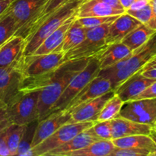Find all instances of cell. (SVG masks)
<instances>
[{"label":"cell","mask_w":156,"mask_h":156,"mask_svg":"<svg viewBox=\"0 0 156 156\" xmlns=\"http://www.w3.org/2000/svg\"><path fill=\"white\" fill-rule=\"evenodd\" d=\"M140 71L145 77L156 79V63L146 65Z\"/></svg>","instance_id":"39"},{"label":"cell","mask_w":156,"mask_h":156,"mask_svg":"<svg viewBox=\"0 0 156 156\" xmlns=\"http://www.w3.org/2000/svg\"><path fill=\"white\" fill-rule=\"evenodd\" d=\"M119 15H113V16H100V17H86V18H76L81 25L85 28H91V27H98L106 23L112 22Z\"/></svg>","instance_id":"32"},{"label":"cell","mask_w":156,"mask_h":156,"mask_svg":"<svg viewBox=\"0 0 156 156\" xmlns=\"http://www.w3.org/2000/svg\"><path fill=\"white\" fill-rule=\"evenodd\" d=\"M99 1L102 2H105V4L108 5L114 8V9H119V10H122L126 12V11L123 9V8L122 7L121 5H120V1H119V0H99Z\"/></svg>","instance_id":"41"},{"label":"cell","mask_w":156,"mask_h":156,"mask_svg":"<svg viewBox=\"0 0 156 156\" xmlns=\"http://www.w3.org/2000/svg\"><path fill=\"white\" fill-rule=\"evenodd\" d=\"M6 129L0 131V156H10L6 142Z\"/></svg>","instance_id":"38"},{"label":"cell","mask_w":156,"mask_h":156,"mask_svg":"<svg viewBox=\"0 0 156 156\" xmlns=\"http://www.w3.org/2000/svg\"><path fill=\"white\" fill-rule=\"evenodd\" d=\"M21 57L8 66L0 67V107L6 108L20 92L23 79Z\"/></svg>","instance_id":"9"},{"label":"cell","mask_w":156,"mask_h":156,"mask_svg":"<svg viewBox=\"0 0 156 156\" xmlns=\"http://www.w3.org/2000/svg\"><path fill=\"white\" fill-rule=\"evenodd\" d=\"M155 81L156 79L145 77L141 74L140 71H138L114 90L115 94H117L123 102H126L132 100L133 98L140 94Z\"/></svg>","instance_id":"15"},{"label":"cell","mask_w":156,"mask_h":156,"mask_svg":"<svg viewBox=\"0 0 156 156\" xmlns=\"http://www.w3.org/2000/svg\"><path fill=\"white\" fill-rule=\"evenodd\" d=\"M126 12L114 9L99 0H85L82 2L76 13V18L120 15Z\"/></svg>","instance_id":"19"},{"label":"cell","mask_w":156,"mask_h":156,"mask_svg":"<svg viewBox=\"0 0 156 156\" xmlns=\"http://www.w3.org/2000/svg\"><path fill=\"white\" fill-rule=\"evenodd\" d=\"M12 124L6 108L0 107V131L4 130Z\"/></svg>","instance_id":"37"},{"label":"cell","mask_w":156,"mask_h":156,"mask_svg":"<svg viewBox=\"0 0 156 156\" xmlns=\"http://www.w3.org/2000/svg\"><path fill=\"white\" fill-rule=\"evenodd\" d=\"M114 149L112 140H98L83 149L73 151L66 156H110Z\"/></svg>","instance_id":"27"},{"label":"cell","mask_w":156,"mask_h":156,"mask_svg":"<svg viewBox=\"0 0 156 156\" xmlns=\"http://www.w3.org/2000/svg\"><path fill=\"white\" fill-rule=\"evenodd\" d=\"M150 151L135 148H118L114 146L110 156H149Z\"/></svg>","instance_id":"35"},{"label":"cell","mask_w":156,"mask_h":156,"mask_svg":"<svg viewBox=\"0 0 156 156\" xmlns=\"http://www.w3.org/2000/svg\"><path fill=\"white\" fill-rule=\"evenodd\" d=\"M75 19H76V15L67 19L62 25L59 26L56 30H54L41 43V45L37 47V49L34 52L32 55L37 56V55L47 54L54 51L63 41L66 31Z\"/></svg>","instance_id":"22"},{"label":"cell","mask_w":156,"mask_h":156,"mask_svg":"<svg viewBox=\"0 0 156 156\" xmlns=\"http://www.w3.org/2000/svg\"><path fill=\"white\" fill-rule=\"evenodd\" d=\"M142 23L127 13L120 15L110 24L106 35V44L122 42L123 38Z\"/></svg>","instance_id":"16"},{"label":"cell","mask_w":156,"mask_h":156,"mask_svg":"<svg viewBox=\"0 0 156 156\" xmlns=\"http://www.w3.org/2000/svg\"><path fill=\"white\" fill-rule=\"evenodd\" d=\"M40 91L21 92L6 107L12 124L27 125L38 120V99Z\"/></svg>","instance_id":"6"},{"label":"cell","mask_w":156,"mask_h":156,"mask_svg":"<svg viewBox=\"0 0 156 156\" xmlns=\"http://www.w3.org/2000/svg\"><path fill=\"white\" fill-rule=\"evenodd\" d=\"M120 1V5H122V7L123 8L125 11H126L127 9H129L130 8V6L135 2L136 0H119Z\"/></svg>","instance_id":"43"},{"label":"cell","mask_w":156,"mask_h":156,"mask_svg":"<svg viewBox=\"0 0 156 156\" xmlns=\"http://www.w3.org/2000/svg\"><path fill=\"white\" fill-rule=\"evenodd\" d=\"M112 142L115 147L146 149L150 151V154L156 152V144L149 135L129 136L114 139Z\"/></svg>","instance_id":"25"},{"label":"cell","mask_w":156,"mask_h":156,"mask_svg":"<svg viewBox=\"0 0 156 156\" xmlns=\"http://www.w3.org/2000/svg\"><path fill=\"white\" fill-rule=\"evenodd\" d=\"M26 125L12 124L6 129V142L10 156L17 155L18 146Z\"/></svg>","instance_id":"31"},{"label":"cell","mask_w":156,"mask_h":156,"mask_svg":"<svg viewBox=\"0 0 156 156\" xmlns=\"http://www.w3.org/2000/svg\"><path fill=\"white\" fill-rule=\"evenodd\" d=\"M93 130L98 137L102 140H112L111 135V120L94 122L92 126Z\"/></svg>","instance_id":"33"},{"label":"cell","mask_w":156,"mask_h":156,"mask_svg":"<svg viewBox=\"0 0 156 156\" xmlns=\"http://www.w3.org/2000/svg\"><path fill=\"white\" fill-rule=\"evenodd\" d=\"M118 116L153 127L156 122V98L124 102Z\"/></svg>","instance_id":"10"},{"label":"cell","mask_w":156,"mask_h":156,"mask_svg":"<svg viewBox=\"0 0 156 156\" xmlns=\"http://www.w3.org/2000/svg\"><path fill=\"white\" fill-rule=\"evenodd\" d=\"M156 56V31L146 44L133 51L123 69L109 78L112 88H117L126 79L141 70L154 56Z\"/></svg>","instance_id":"3"},{"label":"cell","mask_w":156,"mask_h":156,"mask_svg":"<svg viewBox=\"0 0 156 156\" xmlns=\"http://www.w3.org/2000/svg\"><path fill=\"white\" fill-rule=\"evenodd\" d=\"M70 0H49L46 4L45 7L40 12L39 15L30 22V24L26 27L24 31L20 34L24 40H27L30 36H31L37 29L50 16L56 12V9L68 2Z\"/></svg>","instance_id":"24"},{"label":"cell","mask_w":156,"mask_h":156,"mask_svg":"<svg viewBox=\"0 0 156 156\" xmlns=\"http://www.w3.org/2000/svg\"><path fill=\"white\" fill-rule=\"evenodd\" d=\"M9 5L10 4L9 2H7L0 0V15H2L5 12L6 9L9 8Z\"/></svg>","instance_id":"44"},{"label":"cell","mask_w":156,"mask_h":156,"mask_svg":"<svg viewBox=\"0 0 156 156\" xmlns=\"http://www.w3.org/2000/svg\"><path fill=\"white\" fill-rule=\"evenodd\" d=\"M149 3V0H136L127 10H138Z\"/></svg>","instance_id":"42"},{"label":"cell","mask_w":156,"mask_h":156,"mask_svg":"<svg viewBox=\"0 0 156 156\" xmlns=\"http://www.w3.org/2000/svg\"><path fill=\"white\" fill-rule=\"evenodd\" d=\"M49 0H14L7 10L17 22L18 30L15 35H20L24 29L37 16Z\"/></svg>","instance_id":"11"},{"label":"cell","mask_w":156,"mask_h":156,"mask_svg":"<svg viewBox=\"0 0 156 156\" xmlns=\"http://www.w3.org/2000/svg\"><path fill=\"white\" fill-rule=\"evenodd\" d=\"M156 98V81L152 82L149 86H148L143 91H142L140 94L136 96L132 100H138V99L143 98Z\"/></svg>","instance_id":"36"},{"label":"cell","mask_w":156,"mask_h":156,"mask_svg":"<svg viewBox=\"0 0 156 156\" xmlns=\"http://www.w3.org/2000/svg\"><path fill=\"white\" fill-rule=\"evenodd\" d=\"M123 103L124 102L117 94H114L105 103L96 121L111 120L112 119L117 117L119 115Z\"/></svg>","instance_id":"30"},{"label":"cell","mask_w":156,"mask_h":156,"mask_svg":"<svg viewBox=\"0 0 156 156\" xmlns=\"http://www.w3.org/2000/svg\"><path fill=\"white\" fill-rule=\"evenodd\" d=\"M152 128H154V129H156V122H155V124H154L153 127H152Z\"/></svg>","instance_id":"48"},{"label":"cell","mask_w":156,"mask_h":156,"mask_svg":"<svg viewBox=\"0 0 156 156\" xmlns=\"http://www.w3.org/2000/svg\"><path fill=\"white\" fill-rule=\"evenodd\" d=\"M91 58L66 61L53 72L51 82L40 91L38 99V120L47 117L53 105L56 103L73 77L81 71Z\"/></svg>","instance_id":"1"},{"label":"cell","mask_w":156,"mask_h":156,"mask_svg":"<svg viewBox=\"0 0 156 156\" xmlns=\"http://www.w3.org/2000/svg\"><path fill=\"white\" fill-rule=\"evenodd\" d=\"M81 1H82V2H84V1H85V0H81Z\"/></svg>","instance_id":"49"},{"label":"cell","mask_w":156,"mask_h":156,"mask_svg":"<svg viewBox=\"0 0 156 156\" xmlns=\"http://www.w3.org/2000/svg\"><path fill=\"white\" fill-rule=\"evenodd\" d=\"M17 30L16 21L6 9L5 12L0 15V46L15 35Z\"/></svg>","instance_id":"28"},{"label":"cell","mask_w":156,"mask_h":156,"mask_svg":"<svg viewBox=\"0 0 156 156\" xmlns=\"http://www.w3.org/2000/svg\"><path fill=\"white\" fill-rule=\"evenodd\" d=\"M82 2L81 0H70L56 9V12L50 15L36 31L25 41L22 56H30L41 45V43L62 25L70 17L76 15L78 7Z\"/></svg>","instance_id":"2"},{"label":"cell","mask_w":156,"mask_h":156,"mask_svg":"<svg viewBox=\"0 0 156 156\" xmlns=\"http://www.w3.org/2000/svg\"><path fill=\"white\" fill-rule=\"evenodd\" d=\"M155 31L146 24H141L128 34L123 39L122 43L133 52L146 44Z\"/></svg>","instance_id":"26"},{"label":"cell","mask_w":156,"mask_h":156,"mask_svg":"<svg viewBox=\"0 0 156 156\" xmlns=\"http://www.w3.org/2000/svg\"><path fill=\"white\" fill-rule=\"evenodd\" d=\"M94 122L67 123L62 125L52 135L31 149L32 156H45L50 151L67 143L82 131L93 126Z\"/></svg>","instance_id":"7"},{"label":"cell","mask_w":156,"mask_h":156,"mask_svg":"<svg viewBox=\"0 0 156 156\" xmlns=\"http://www.w3.org/2000/svg\"><path fill=\"white\" fill-rule=\"evenodd\" d=\"M86 33L87 28L81 25L76 17V19L66 31L63 41L53 52H60L65 54L69 50L79 45L85 39Z\"/></svg>","instance_id":"23"},{"label":"cell","mask_w":156,"mask_h":156,"mask_svg":"<svg viewBox=\"0 0 156 156\" xmlns=\"http://www.w3.org/2000/svg\"><path fill=\"white\" fill-rule=\"evenodd\" d=\"M149 136H150L151 138L153 140V141L155 142V144H156V129H154V128H152V130H151L150 133H149Z\"/></svg>","instance_id":"45"},{"label":"cell","mask_w":156,"mask_h":156,"mask_svg":"<svg viewBox=\"0 0 156 156\" xmlns=\"http://www.w3.org/2000/svg\"><path fill=\"white\" fill-rule=\"evenodd\" d=\"M126 13L129 14L132 17L135 18L139 21L147 25L152 16V7L150 3H148L146 5L138 10H126Z\"/></svg>","instance_id":"34"},{"label":"cell","mask_w":156,"mask_h":156,"mask_svg":"<svg viewBox=\"0 0 156 156\" xmlns=\"http://www.w3.org/2000/svg\"><path fill=\"white\" fill-rule=\"evenodd\" d=\"M71 119V113L68 111H57L50 114L44 120H39L35 130L32 148L37 146L50 136L59 127L69 123Z\"/></svg>","instance_id":"13"},{"label":"cell","mask_w":156,"mask_h":156,"mask_svg":"<svg viewBox=\"0 0 156 156\" xmlns=\"http://www.w3.org/2000/svg\"><path fill=\"white\" fill-rule=\"evenodd\" d=\"M25 40L20 35H14L0 46V67L8 66L22 56Z\"/></svg>","instance_id":"21"},{"label":"cell","mask_w":156,"mask_h":156,"mask_svg":"<svg viewBox=\"0 0 156 156\" xmlns=\"http://www.w3.org/2000/svg\"><path fill=\"white\" fill-rule=\"evenodd\" d=\"M98 140L100 139L96 136L92 126H91L78 133L67 143L49 152L45 156H66L69 152L83 149Z\"/></svg>","instance_id":"18"},{"label":"cell","mask_w":156,"mask_h":156,"mask_svg":"<svg viewBox=\"0 0 156 156\" xmlns=\"http://www.w3.org/2000/svg\"><path fill=\"white\" fill-rule=\"evenodd\" d=\"M2 1H5V2H9V4H11V3H12L14 0H2Z\"/></svg>","instance_id":"47"},{"label":"cell","mask_w":156,"mask_h":156,"mask_svg":"<svg viewBox=\"0 0 156 156\" xmlns=\"http://www.w3.org/2000/svg\"><path fill=\"white\" fill-rule=\"evenodd\" d=\"M111 22L98 27L87 28L85 39L76 47L64 54L65 61L78 60L94 57L107 47L106 35Z\"/></svg>","instance_id":"5"},{"label":"cell","mask_w":156,"mask_h":156,"mask_svg":"<svg viewBox=\"0 0 156 156\" xmlns=\"http://www.w3.org/2000/svg\"><path fill=\"white\" fill-rule=\"evenodd\" d=\"M152 126L117 116L111 120L112 140L133 135H149Z\"/></svg>","instance_id":"17"},{"label":"cell","mask_w":156,"mask_h":156,"mask_svg":"<svg viewBox=\"0 0 156 156\" xmlns=\"http://www.w3.org/2000/svg\"><path fill=\"white\" fill-rule=\"evenodd\" d=\"M133 52L122 42L109 44L94 57L98 59L100 69L109 67L132 55Z\"/></svg>","instance_id":"20"},{"label":"cell","mask_w":156,"mask_h":156,"mask_svg":"<svg viewBox=\"0 0 156 156\" xmlns=\"http://www.w3.org/2000/svg\"><path fill=\"white\" fill-rule=\"evenodd\" d=\"M99 70H100V66H99L98 60L94 56L91 57L87 65L72 79L60 97L53 105L48 115H50L52 113L64 111L69 102L94 77L98 76Z\"/></svg>","instance_id":"4"},{"label":"cell","mask_w":156,"mask_h":156,"mask_svg":"<svg viewBox=\"0 0 156 156\" xmlns=\"http://www.w3.org/2000/svg\"><path fill=\"white\" fill-rule=\"evenodd\" d=\"M149 3L152 7V16L149 22L148 23L147 26L156 30V0H149Z\"/></svg>","instance_id":"40"},{"label":"cell","mask_w":156,"mask_h":156,"mask_svg":"<svg viewBox=\"0 0 156 156\" xmlns=\"http://www.w3.org/2000/svg\"><path fill=\"white\" fill-rule=\"evenodd\" d=\"M111 90L113 88L109 79L97 76L69 102L64 111H72L84 102L96 98Z\"/></svg>","instance_id":"14"},{"label":"cell","mask_w":156,"mask_h":156,"mask_svg":"<svg viewBox=\"0 0 156 156\" xmlns=\"http://www.w3.org/2000/svg\"><path fill=\"white\" fill-rule=\"evenodd\" d=\"M114 94V90H111L96 98L84 102L75 108L69 111L71 113V119L69 123L95 122L105 103Z\"/></svg>","instance_id":"12"},{"label":"cell","mask_w":156,"mask_h":156,"mask_svg":"<svg viewBox=\"0 0 156 156\" xmlns=\"http://www.w3.org/2000/svg\"><path fill=\"white\" fill-rule=\"evenodd\" d=\"M154 63H156V56H154V57L152 58V59H151V60L146 64V65H148V64H154Z\"/></svg>","instance_id":"46"},{"label":"cell","mask_w":156,"mask_h":156,"mask_svg":"<svg viewBox=\"0 0 156 156\" xmlns=\"http://www.w3.org/2000/svg\"><path fill=\"white\" fill-rule=\"evenodd\" d=\"M65 62L64 53L60 52L21 56V67L23 78L41 76L54 71Z\"/></svg>","instance_id":"8"},{"label":"cell","mask_w":156,"mask_h":156,"mask_svg":"<svg viewBox=\"0 0 156 156\" xmlns=\"http://www.w3.org/2000/svg\"><path fill=\"white\" fill-rule=\"evenodd\" d=\"M39 120H35L26 125L23 135L21 136L19 146H18L17 155L18 156H32L31 149L34 136L35 134L37 126Z\"/></svg>","instance_id":"29"}]
</instances>
